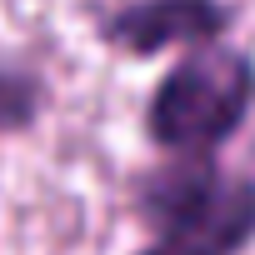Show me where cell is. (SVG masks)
<instances>
[{"label":"cell","instance_id":"1","mask_svg":"<svg viewBox=\"0 0 255 255\" xmlns=\"http://www.w3.org/2000/svg\"><path fill=\"white\" fill-rule=\"evenodd\" d=\"M135 215L160 245L190 255H240L255 240V180L230 175L205 155H180L140 180Z\"/></svg>","mask_w":255,"mask_h":255},{"label":"cell","instance_id":"2","mask_svg":"<svg viewBox=\"0 0 255 255\" xmlns=\"http://www.w3.org/2000/svg\"><path fill=\"white\" fill-rule=\"evenodd\" d=\"M250 95H255L250 55L215 50L205 40L180 65H170V75L155 85L145 105V130L170 155H210L240 130Z\"/></svg>","mask_w":255,"mask_h":255},{"label":"cell","instance_id":"3","mask_svg":"<svg viewBox=\"0 0 255 255\" xmlns=\"http://www.w3.org/2000/svg\"><path fill=\"white\" fill-rule=\"evenodd\" d=\"M225 25L230 15L215 0H140V5H125L105 25V40L120 45L125 55H155L175 45H205Z\"/></svg>","mask_w":255,"mask_h":255},{"label":"cell","instance_id":"4","mask_svg":"<svg viewBox=\"0 0 255 255\" xmlns=\"http://www.w3.org/2000/svg\"><path fill=\"white\" fill-rule=\"evenodd\" d=\"M35 105H40V90L30 75L0 70V130H25L35 120Z\"/></svg>","mask_w":255,"mask_h":255},{"label":"cell","instance_id":"5","mask_svg":"<svg viewBox=\"0 0 255 255\" xmlns=\"http://www.w3.org/2000/svg\"><path fill=\"white\" fill-rule=\"evenodd\" d=\"M140 255H190V250H175V245H150V250H140Z\"/></svg>","mask_w":255,"mask_h":255}]
</instances>
